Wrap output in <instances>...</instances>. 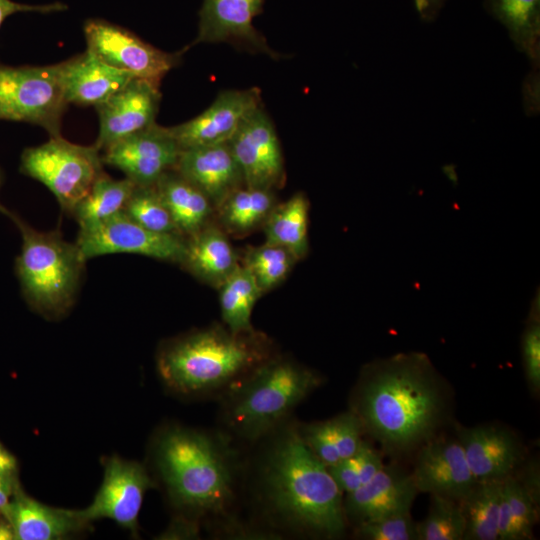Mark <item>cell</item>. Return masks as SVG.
<instances>
[{
	"label": "cell",
	"mask_w": 540,
	"mask_h": 540,
	"mask_svg": "<svg viewBox=\"0 0 540 540\" xmlns=\"http://www.w3.org/2000/svg\"><path fill=\"white\" fill-rule=\"evenodd\" d=\"M440 378L429 358L400 353L367 365L351 410L364 431L389 452H405L430 440L445 411Z\"/></svg>",
	"instance_id": "cell-1"
},
{
	"label": "cell",
	"mask_w": 540,
	"mask_h": 540,
	"mask_svg": "<svg viewBox=\"0 0 540 540\" xmlns=\"http://www.w3.org/2000/svg\"><path fill=\"white\" fill-rule=\"evenodd\" d=\"M260 470V495L277 522L296 532L336 538L346 528L343 493L305 445L296 425L277 428Z\"/></svg>",
	"instance_id": "cell-2"
},
{
	"label": "cell",
	"mask_w": 540,
	"mask_h": 540,
	"mask_svg": "<svg viewBox=\"0 0 540 540\" xmlns=\"http://www.w3.org/2000/svg\"><path fill=\"white\" fill-rule=\"evenodd\" d=\"M222 437L171 425L153 444V462L179 515L225 516L234 498L235 458Z\"/></svg>",
	"instance_id": "cell-3"
},
{
	"label": "cell",
	"mask_w": 540,
	"mask_h": 540,
	"mask_svg": "<svg viewBox=\"0 0 540 540\" xmlns=\"http://www.w3.org/2000/svg\"><path fill=\"white\" fill-rule=\"evenodd\" d=\"M269 352L260 333L234 334L213 325L164 342L157 370L163 383L181 395L225 392L268 360Z\"/></svg>",
	"instance_id": "cell-4"
},
{
	"label": "cell",
	"mask_w": 540,
	"mask_h": 540,
	"mask_svg": "<svg viewBox=\"0 0 540 540\" xmlns=\"http://www.w3.org/2000/svg\"><path fill=\"white\" fill-rule=\"evenodd\" d=\"M321 383L317 372L295 360L270 357L225 391L226 426L246 441L267 437Z\"/></svg>",
	"instance_id": "cell-5"
},
{
	"label": "cell",
	"mask_w": 540,
	"mask_h": 540,
	"mask_svg": "<svg viewBox=\"0 0 540 540\" xmlns=\"http://www.w3.org/2000/svg\"><path fill=\"white\" fill-rule=\"evenodd\" d=\"M22 245L15 273L28 306L47 319L66 315L75 303L87 261L77 245L56 230L39 231L11 212Z\"/></svg>",
	"instance_id": "cell-6"
},
{
	"label": "cell",
	"mask_w": 540,
	"mask_h": 540,
	"mask_svg": "<svg viewBox=\"0 0 540 540\" xmlns=\"http://www.w3.org/2000/svg\"><path fill=\"white\" fill-rule=\"evenodd\" d=\"M100 151L67 141L62 136L23 150L19 170L42 183L54 195L61 210L72 216L103 171Z\"/></svg>",
	"instance_id": "cell-7"
},
{
	"label": "cell",
	"mask_w": 540,
	"mask_h": 540,
	"mask_svg": "<svg viewBox=\"0 0 540 540\" xmlns=\"http://www.w3.org/2000/svg\"><path fill=\"white\" fill-rule=\"evenodd\" d=\"M67 105L58 64L8 66L0 63V120L37 125L50 137H60Z\"/></svg>",
	"instance_id": "cell-8"
},
{
	"label": "cell",
	"mask_w": 540,
	"mask_h": 540,
	"mask_svg": "<svg viewBox=\"0 0 540 540\" xmlns=\"http://www.w3.org/2000/svg\"><path fill=\"white\" fill-rule=\"evenodd\" d=\"M75 244L85 261L103 255L135 254L181 265L186 254V238L148 230L124 211L79 227Z\"/></svg>",
	"instance_id": "cell-9"
},
{
	"label": "cell",
	"mask_w": 540,
	"mask_h": 540,
	"mask_svg": "<svg viewBox=\"0 0 540 540\" xmlns=\"http://www.w3.org/2000/svg\"><path fill=\"white\" fill-rule=\"evenodd\" d=\"M84 34L87 50L101 61L159 86L166 74L179 65L183 53L162 51L103 19L87 20Z\"/></svg>",
	"instance_id": "cell-10"
},
{
	"label": "cell",
	"mask_w": 540,
	"mask_h": 540,
	"mask_svg": "<svg viewBox=\"0 0 540 540\" xmlns=\"http://www.w3.org/2000/svg\"><path fill=\"white\" fill-rule=\"evenodd\" d=\"M228 144L245 186L272 191L284 186L286 170L281 144L263 104L245 118Z\"/></svg>",
	"instance_id": "cell-11"
},
{
	"label": "cell",
	"mask_w": 540,
	"mask_h": 540,
	"mask_svg": "<svg viewBox=\"0 0 540 540\" xmlns=\"http://www.w3.org/2000/svg\"><path fill=\"white\" fill-rule=\"evenodd\" d=\"M103 465L102 484L92 503L79 510V514L90 525L96 520L111 519L137 536L144 495L155 483L138 462L112 456L105 458Z\"/></svg>",
	"instance_id": "cell-12"
},
{
	"label": "cell",
	"mask_w": 540,
	"mask_h": 540,
	"mask_svg": "<svg viewBox=\"0 0 540 540\" xmlns=\"http://www.w3.org/2000/svg\"><path fill=\"white\" fill-rule=\"evenodd\" d=\"M181 150L167 127L154 123L110 145L101 156L135 185L152 186L175 168Z\"/></svg>",
	"instance_id": "cell-13"
},
{
	"label": "cell",
	"mask_w": 540,
	"mask_h": 540,
	"mask_svg": "<svg viewBox=\"0 0 540 540\" xmlns=\"http://www.w3.org/2000/svg\"><path fill=\"white\" fill-rule=\"evenodd\" d=\"M265 0H203L199 11L198 33L192 45L228 43L237 49L261 53L278 60L266 38L253 25Z\"/></svg>",
	"instance_id": "cell-14"
},
{
	"label": "cell",
	"mask_w": 540,
	"mask_h": 540,
	"mask_svg": "<svg viewBox=\"0 0 540 540\" xmlns=\"http://www.w3.org/2000/svg\"><path fill=\"white\" fill-rule=\"evenodd\" d=\"M261 104V90L257 87L224 90L202 113L167 129L181 149L227 143Z\"/></svg>",
	"instance_id": "cell-15"
},
{
	"label": "cell",
	"mask_w": 540,
	"mask_h": 540,
	"mask_svg": "<svg viewBox=\"0 0 540 540\" xmlns=\"http://www.w3.org/2000/svg\"><path fill=\"white\" fill-rule=\"evenodd\" d=\"M159 85L134 77L102 104L96 106L99 132L94 146L103 151L115 142L152 124L159 110Z\"/></svg>",
	"instance_id": "cell-16"
},
{
	"label": "cell",
	"mask_w": 540,
	"mask_h": 540,
	"mask_svg": "<svg viewBox=\"0 0 540 540\" xmlns=\"http://www.w3.org/2000/svg\"><path fill=\"white\" fill-rule=\"evenodd\" d=\"M419 492L462 500L477 482L458 440H428L411 473Z\"/></svg>",
	"instance_id": "cell-17"
},
{
	"label": "cell",
	"mask_w": 540,
	"mask_h": 540,
	"mask_svg": "<svg viewBox=\"0 0 540 540\" xmlns=\"http://www.w3.org/2000/svg\"><path fill=\"white\" fill-rule=\"evenodd\" d=\"M419 493L411 473L383 465L367 483L343 499L346 520L356 525L410 510Z\"/></svg>",
	"instance_id": "cell-18"
},
{
	"label": "cell",
	"mask_w": 540,
	"mask_h": 540,
	"mask_svg": "<svg viewBox=\"0 0 540 540\" xmlns=\"http://www.w3.org/2000/svg\"><path fill=\"white\" fill-rule=\"evenodd\" d=\"M174 170L201 190L215 211L229 195L245 186L228 142L182 149Z\"/></svg>",
	"instance_id": "cell-19"
},
{
	"label": "cell",
	"mask_w": 540,
	"mask_h": 540,
	"mask_svg": "<svg viewBox=\"0 0 540 540\" xmlns=\"http://www.w3.org/2000/svg\"><path fill=\"white\" fill-rule=\"evenodd\" d=\"M457 440L476 481L504 480L522 461L520 442L502 427H462Z\"/></svg>",
	"instance_id": "cell-20"
},
{
	"label": "cell",
	"mask_w": 540,
	"mask_h": 540,
	"mask_svg": "<svg viewBox=\"0 0 540 540\" xmlns=\"http://www.w3.org/2000/svg\"><path fill=\"white\" fill-rule=\"evenodd\" d=\"M11 524L15 540H59L89 528L79 510L55 508L28 496L19 484L3 515Z\"/></svg>",
	"instance_id": "cell-21"
},
{
	"label": "cell",
	"mask_w": 540,
	"mask_h": 540,
	"mask_svg": "<svg viewBox=\"0 0 540 540\" xmlns=\"http://www.w3.org/2000/svg\"><path fill=\"white\" fill-rule=\"evenodd\" d=\"M58 66L67 103L79 106L102 104L135 77L104 63L88 50Z\"/></svg>",
	"instance_id": "cell-22"
},
{
	"label": "cell",
	"mask_w": 540,
	"mask_h": 540,
	"mask_svg": "<svg viewBox=\"0 0 540 540\" xmlns=\"http://www.w3.org/2000/svg\"><path fill=\"white\" fill-rule=\"evenodd\" d=\"M239 265L228 235L217 223L210 221L186 238V254L181 266L201 282L218 289Z\"/></svg>",
	"instance_id": "cell-23"
},
{
	"label": "cell",
	"mask_w": 540,
	"mask_h": 540,
	"mask_svg": "<svg viewBox=\"0 0 540 540\" xmlns=\"http://www.w3.org/2000/svg\"><path fill=\"white\" fill-rule=\"evenodd\" d=\"M296 428L305 445L325 466L352 456L361 446L365 432L351 409L328 420L296 425Z\"/></svg>",
	"instance_id": "cell-24"
},
{
	"label": "cell",
	"mask_w": 540,
	"mask_h": 540,
	"mask_svg": "<svg viewBox=\"0 0 540 540\" xmlns=\"http://www.w3.org/2000/svg\"><path fill=\"white\" fill-rule=\"evenodd\" d=\"M155 187L184 238L193 236L211 221L215 209L210 200L174 169L164 173Z\"/></svg>",
	"instance_id": "cell-25"
},
{
	"label": "cell",
	"mask_w": 540,
	"mask_h": 540,
	"mask_svg": "<svg viewBox=\"0 0 540 540\" xmlns=\"http://www.w3.org/2000/svg\"><path fill=\"white\" fill-rule=\"evenodd\" d=\"M309 209V200L303 192L277 203L262 225L265 242L284 247L298 261L304 259L309 252Z\"/></svg>",
	"instance_id": "cell-26"
},
{
	"label": "cell",
	"mask_w": 540,
	"mask_h": 540,
	"mask_svg": "<svg viewBox=\"0 0 540 540\" xmlns=\"http://www.w3.org/2000/svg\"><path fill=\"white\" fill-rule=\"evenodd\" d=\"M277 203L275 191L243 186L216 209L217 224L227 235L245 236L262 227Z\"/></svg>",
	"instance_id": "cell-27"
},
{
	"label": "cell",
	"mask_w": 540,
	"mask_h": 540,
	"mask_svg": "<svg viewBox=\"0 0 540 540\" xmlns=\"http://www.w3.org/2000/svg\"><path fill=\"white\" fill-rule=\"evenodd\" d=\"M494 17L505 27L520 52L539 62L540 0H487Z\"/></svg>",
	"instance_id": "cell-28"
},
{
	"label": "cell",
	"mask_w": 540,
	"mask_h": 540,
	"mask_svg": "<svg viewBox=\"0 0 540 540\" xmlns=\"http://www.w3.org/2000/svg\"><path fill=\"white\" fill-rule=\"evenodd\" d=\"M539 499L513 474L503 480L499 507L498 539L522 540L532 537Z\"/></svg>",
	"instance_id": "cell-29"
},
{
	"label": "cell",
	"mask_w": 540,
	"mask_h": 540,
	"mask_svg": "<svg viewBox=\"0 0 540 540\" xmlns=\"http://www.w3.org/2000/svg\"><path fill=\"white\" fill-rule=\"evenodd\" d=\"M503 480L477 481L460 500L465 519L464 540H498Z\"/></svg>",
	"instance_id": "cell-30"
},
{
	"label": "cell",
	"mask_w": 540,
	"mask_h": 540,
	"mask_svg": "<svg viewBox=\"0 0 540 540\" xmlns=\"http://www.w3.org/2000/svg\"><path fill=\"white\" fill-rule=\"evenodd\" d=\"M221 316L226 328L234 334H252L251 315L262 296L254 278L241 264L218 288Z\"/></svg>",
	"instance_id": "cell-31"
},
{
	"label": "cell",
	"mask_w": 540,
	"mask_h": 540,
	"mask_svg": "<svg viewBox=\"0 0 540 540\" xmlns=\"http://www.w3.org/2000/svg\"><path fill=\"white\" fill-rule=\"evenodd\" d=\"M136 185L128 178L114 179L102 172L73 212L79 227L94 224L121 211Z\"/></svg>",
	"instance_id": "cell-32"
},
{
	"label": "cell",
	"mask_w": 540,
	"mask_h": 540,
	"mask_svg": "<svg viewBox=\"0 0 540 540\" xmlns=\"http://www.w3.org/2000/svg\"><path fill=\"white\" fill-rule=\"evenodd\" d=\"M297 261L284 247L265 242L259 246L248 247L240 264L250 272L263 295L279 286Z\"/></svg>",
	"instance_id": "cell-33"
},
{
	"label": "cell",
	"mask_w": 540,
	"mask_h": 540,
	"mask_svg": "<svg viewBox=\"0 0 540 540\" xmlns=\"http://www.w3.org/2000/svg\"><path fill=\"white\" fill-rule=\"evenodd\" d=\"M417 540H462L465 519L459 501L431 495L427 516L416 524Z\"/></svg>",
	"instance_id": "cell-34"
},
{
	"label": "cell",
	"mask_w": 540,
	"mask_h": 540,
	"mask_svg": "<svg viewBox=\"0 0 540 540\" xmlns=\"http://www.w3.org/2000/svg\"><path fill=\"white\" fill-rule=\"evenodd\" d=\"M123 211L142 227L157 233L182 236L155 185H136Z\"/></svg>",
	"instance_id": "cell-35"
},
{
	"label": "cell",
	"mask_w": 540,
	"mask_h": 540,
	"mask_svg": "<svg viewBox=\"0 0 540 540\" xmlns=\"http://www.w3.org/2000/svg\"><path fill=\"white\" fill-rule=\"evenodd\" d=\"M383 465L379 452L363 441L352 456L327 469L342 493L347 494L367 483Z\"/></svg>",
	"instance_id": "cell-36"
},
{
	"label": "cell",
	"mask_w": 540,
	"mask_h": 540,
	"mask_svg": "<svg viewBox=\"0 0 540 540\" xmlns=\"http://www.w3.org/2000/svg\"><path fill=\"white\" fill-rule=\"evenodd\" d=\"M523 367L527 382L534 392L540 389V295H534L527 325L521 339Z\"/></svg>",
	"instance_id": "cell-37"
},
{
	"label": "cell",
	"mask_w": 540,
	"mask_h": 540,
	"mask_svg": "<svg viewBox=\"0 0 540 540\" xmlns=\"http://www.w3.org/2000/svg\"><path fill=\"white\" fill-rule=\"evenodd\" d=\"M356 534L368 540H415L416 523L410 510L397 512L357 525Z\"/></svg>",
	"instance_id": "cell-38"
},
{
	"label": "cell",
	"mask_w": 540,
	"mask_h": 540,
	"mask_svg": "<svg viewBox=\"0 0 540 540\" xmlns=\"http://www.w3.org/2000/svg\"><path fill=\"white\" fill-rule=\"evenodd\" d=\"M67 8V5L62 2H54L44 5H28L12 0H0V29L9 16L18 12L51 13L64 11Z\"/></svg>",
	"instance_id": "cell-39"
},
{
	"label": "cell",
	"mask_w": 540,
	"mask_h": 540,
	"mask_svg": "<svg viewBox=\"0 0 540 540\" xmlns=\"http://www.w3.org/2000/svg\"><path fill=\"white\" fill-rule=\"evenodd\" d=\"M199 520L178 515L161 535L163 539H195L199 537Z\"/></svg>",
	"instance_id": "cell-40"
},
{
	"label": "cell",
	"mask_w": 540,
	"mask_h": 540,
	"mask_svg": "<svg viewBox=\"0 0 540 540\" xmlns=\"http://www.w3.org/2000/svg\"><path fill=\"white\" fill-rule=\"evenodd\" d=\"M17 460L0 442V477L16 478Z\"/></svg>",
	"instance_id": "cell-41"
},
{
	"label": "cell",
	"mask_w": 540,
	"mask_h": 540,
	"mask_svg": "<svg viewBox=\"0 0 540 540\" xmlns=\"http://www.w3.org/2000/svg\"><path fill=\"white\" fill-rule=\"evenodd\" d=\"M415 7L423 20H432L445 0H414Z\"/></svg>",
	"instance_id": "cell-42"
},
{
	"label": "cell",
	"mask_w": 540,
	"mask_h": 540,
	"mask_svg": "<svg viewBox=\"0 0 540 540\" xmlns=\"http://www.w3.org/2000/svg\"><path fill=\"white\" fill-rule=\"evenodd\" d=\"M0 540H15V534L11 524L2 515H0Z\"/></svg>",
	"instance_id": "cell-43"
},
{
	"label": "cell",
	"mask_w": 540,
	"mask_h": 540,
	"mask_svg": "<svg viewBox=\"0 0 540 540\" xmlns=\"http://www.w3.org/2000/svg\"><path fill=\"white\" fill-rule=\"evenodd\" d=\"M2 182H3V174L0 168V188H1ZM0 213L9 217L11 211H9L6 207H4V205L0 202Z\"/></svg>",
	"instance_id": "cell-44"
},
{
	"label": "cell",
	"mask_w": 540,
	"mask_h": 540,
	"mask_svg": "<svg viewBox=\"0 0 540 540\" xmlns=\"http://www.w3.org/2000/svg\"><path fill=\"white\" fill-rule=\"evenodd\" d=\"M3 478H8V477H0V481H1Z\"/></svg>",
	"instance_id": "cell-45"
}]
</instances>
